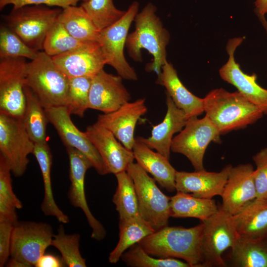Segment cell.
I'll list each match as a JSON object with an SVG mask.
<instances>
[{
    "label": "cell",
    "mask_w": 267,
    "mask_h": 267,
    "mask_svg": "<svg viewBox=\"0 0 267 267\" xmlns=\"http://www.w3.org/2000/svg\"><path fill=\"white\" fill-rule=\"evenodd\" d=\"M157 9L148 3L136 15L134 30L128 34L126 47L129 55L135 62H142L141 50L146 49L152 57V62L146 66L148 71L160 74L163 66L168 61L166 47L170 35L156 14Z\"/></svg>",
    "instance_id": "6da1fadb"
},
{
    "label": "cell",
    "mask_w": 267,
    "mask_h": 267,
    "mask_svg": "<svg viewBox=\"0 0 267 267\" xmlns=\"http://www.w3.org/2000/svg\"><path fill=\"white\" fill-rule=\"evenodd\" d=\"M202 222L190 228L167 225L138 244L149 254L158 258L182 259L191 267H203Z\"/></svg>",
    "instance_id": "7a4b0ae2"
},
{
    "label": "cell",
    "mask_w": 267,
    "mask_h": 267,
    "mask_svg": "<svg viewBox=\"0 0 267 267\" xmlns=\"http://www.w3.org/2000/svg\"><path fill=\"white\" fill-rule=\"evenodd\" d=\"M204 98L205 115L221 135L244 129L262 118L263 111L238 91L216 89Z\"/></svg>",
    "instance_id": "3957f363"
},
{
    "label": "cell",
    "mask_w": 267,
    "mask_h": 267,
    "mask_svg": "<svg viewBox=\"0 0 267 267\" xmlns=\"http://www.w3.org/2000/svg\"><path fill=\"white\" fill-rule=\"evenodd\" d=\"M25 85L35 93L44 108L65 106L69 78L44 51H39L35 59L27 62Z\"/></svg>",
    "instance_id": "277c9868"
},
{
    "label": "cell",
    "mask_w": 267,
    "mask_h": 267,
    "mask_svg": "<svg viewBox=\"0 0 267 267\" xmlns=\"http://www.w3.org/2000/svg\"><path fill=\"white\" fill-rule=\"evenodd\" d=\"M59 7L31 5L12 8L3 17L5 25L27 45L36 51L43 50L46 35L58 20Z\"/></svg>",
    "instance_id": "5b68a950"
},
{
    "label": "cell",
    "mask_w": 267,
    "mask_h": 267,
    "mask_svg": "<svg viewBox=\"0 0 267 267\" xmlns=\"http://www.w3.org/2000/svg\"><path fill=\"white\" fill-rule=\"evenodd\" d=\"M126 171L134 184L141 217L155 230L168 225L171 197L162 192L156 180L138 163H131Z\"/></svg>",
    "instance_id": "8992f818"
},
{
    "label": "cell",
    "mask_w": 267,
    "mask_h": 267,
    "mask_svg": "<svg viewBox=\"0 0 267 267\" xmlns=\"http://www.w3.org/2000/svg\"><path fill=\"white\" fill-rule=\"evenodd\" d=\"M201 252L203 266L222 267L225 265L222 255L231 249L239 238L233 215L220 206L218 211L202 222Z\"/></svg>",
    "instance_id": "52a82bcc"
},
{
    "label": "cell",
    "mask_w": 267,
    "mask_h": 267,
    "mask_svg": "<svg viewBox=\"0 0 267 267\" xmlns=\"http://www.w3.org/2000/svg\"><path fill=\"white\" fill-rule=\"evenodd\" d=\"M139 4L133 2L123 16L110 26L99 32L98 42L108 64L115 69L123 79L135 81L136 73L124 55L128 31L138 13Z\"/></svg>",
    "instance_id": "ba28073f"
},
{
    "label": "cell",
    "mask_w": 267,
    "mask_h": 267,
    "mask_svg": "<svg viewBox=\"0 0 267 267\" xmlns=\"http://www.w3.org/2000/svg\"><path fill=\"white\" fill-rule=\"evenodd\" d=\"M188 118L179 133L174 137L171 151L185 156L195 171L205 169L203 159L206 149L211 142L220 143L221 134L211 121L205 115Z\"/></svg>",
    "instance_id": "9c48e42d"
},
{
    "label": "cell",
    "mask_w": 267,
    "mask_h": 267,
    "mask_svg": "<svg viewBox=\"0 0 267 267\" xmlns=\"http://www.w3.org/2000/svg\"><path fill=\"white\" fill-rule=\"evenodd\" d=\"M34 147L22 117L0 112V154L6 159L15 177L25 172L29 163L28 156L33 154Z\"/></svg>",
    "instance_id": "30bf717a"
},
{
    "label": "cell",
    "mask_w": 267,
    "mask_h": 267,
    "mask_svg": "<svg viewBox=\"0 0 267 267\" xmlns=\"http://www.w3.org/2000/svg\"><path fill=\"white\" fill-rule=\"evenodd\" d=\"M53 235L52 227L47 223L17 221L12 232L10 258L29 267H35L47 247L51 245Z\"/></svg>",
    "instance_id": "8fae6325"
},
{
    "label": "cell",
    "mask_w": 267,
    "mask_h": 267,
    "mask_svg": "<svg viewBox=\"0 0 267 267\" xmlns=\"http://www.w3.org/2000/svg\"><path fill=\"white\" fill-rule=\"evenodd\" d=\"M27 64L24 58H0V112L23 117Z\"/></svg>",
    "instance_id": "7c38bea8"
},
{
    "label": "cell",
    "mask_w": 267,
    "mask_h": 267,
    "mask_svg": "<svg viewBox=\"0 0 267 267\" xmlns=\"http://www.w3.org/2000/svg\"><path fill=\"white\" fill-rule=\"evenodd\" d=\"M45 109L49 122L55 128L66 147L74 148L84 154L98 174H107L96 149L84 132L74 125L66 107H51Z\"/></svg>",
    "instance_id": "4fadbf2b"
},
{
    "label": "cell",
    "mask_w": 267,
    "mask_h": 267,
    "mask_svg": "<svg viewBox=\"0 0 267 267\" xmlns=\"http://www.w3.org/2000/svg\"><path fill=\"white\" fill-rule=\"evenodd\" d=\"M69 161V176L71 181L68 196L70 203L81 208L92 229L91 238L99 241L106 236V231L92 215L86 199L85 179L87 171L92 167L89 160L82 153L72 148H66Z\"/></svg>",
    "instance_id": "5bb4252c"
},
{
    "label": "cell",
    "mask_w": 267,
    "mask_h": 267,
    "mask_svg": "<svg viewBox=\"0 0 267 267\" xmlns=\"http://www.w3.org/2000/svg\"><path fill=\"white\" fill-rule=\"evenodd\" d=\"M243 41L242 37L229 40L226 45L228 59L220 68L219 74L223 81L234 86L237 91L258 106L264 114H267V89L258 84L256 74L244 73L235 60V51Z\"/></svg>",
    "instance_id": "9a60e30c"
},
{
    "label": "cell",
    "mask_w": 267,
    "mask_h": 267,
    "mask_svg": "<svg viewBox=\"0 0 267 267\" xmlns=\"http://www.w3.org/2000/svg\"><path fill=\"white\" fill-rule=\"evenodd\" d=\"M250 163L232 166L221 195L222 210L231 215L242 211L256 198L253 173Z\"/></svg>",
    "instance_id": "2e32d148"
},
{
    "label": "cell",
    "mask_w": 267,
    "mask_h": 267,
    "mask_svg": "<svg viewBox=\"0 0 267 267\" xmlns=\"http://www.w3.org/2000/svg\"><path fill=\"white\" fill-rule=\"evenodd\" d=\"M84 133L99 154L107 174L126 171L134 162L133 151L121 144L108 129L94 123L87 127Z\"/></svg>",
    "instance_id": "e0dca14e"
},
{
    "label": "cell",
    "mask_w": 267,
    "mask_h": 267,
    "mask_svg": "<svg viewBox=\"0 0 267 267\" xmlns=\"http://www.w3.org/2000/svg\"><path fill=\"white\" fill-rule=\"evenodd\" d=\"M120 76L101 70L91 80L88 108L103 113L113 112L130 101L131 95Z\"/></svg>",
    "instance_id": "ac0fdd59"
},
{
    "label": "cell",
    "mask_w": 267,
    "mask_h": 267,
    "mask_svg": "<svg viewBox=\"0 0 267 267\" xmlns=\"http://www.w3.org/2000/svg\"><path fill=\"white\" fill-rule=\"evenodd\" d=\"M52 58L57 67L68 78L93 77L106 65L97 41L88 42L77 48Z\"/></svg>",
    "instance_id": "d6986e66"
},
{
    "label": "cell",
    "mask_w": 267,
    "mask_h": 267,
    "mask_svg": "<svg viewBox=\"0 0 267 267\" xmlns=\"http://www.w3.org/2000/svg\"><path fill=\"white\" fill-rule=\"evenodd\" d=\"M145 101L139 98L129 101L113 112L100 114L95 123L109 130L126 148L132 150L136 123L147 110Z\"/></svg>",
    "instance_id": "ffe728a7"
},
{
    "label": "cell",
    "mask_w": 267,
    "mask_h": 267,
    "mask_svg": "<svg viewBox=\"0 0 267 267\" xmlns=\"http://www.w3.org/2000/svg\"><path fill=\"white\" fill-rule=\"evenodd\" d=\"M232 167L227 165L219 172H208L205 169L194 172L177 171L176 190L200 198L211 199L215 196H221Z\"/></svg>",
    "instance_id": "44dd1931"
},
{
    "label": "cell",
    "mask_w": 267,
    "mask_h": 267,
    "mask_svg": "<svg viewBox=\"0 0 267 267\" xmlns=\"http://www.w3.org/2000/svg\"><path fill=\"white\" fill-rule=\"evenodd\" d=\"M166 103L167 110L164 119L161 123L153 127L151 136L137 138L170 159L173 135L182 130L187 118L184 112L176 106L167 94Z\"/></svg>",
    "instance_id": "7402d4cb"
},
{
    "label": "cell",
    "mask_w": 267,
    "mask_h": 267,
    "mask_svg": "<svg viewBox=\"0 0 267 267\" xmlns=\"http://www.w3.org/2000/svg\"><path fill=\"white\" fill-rule=\"evenodd\" d=\"M157 82L166 88L167 94L184 112L187 119L204 112V98L196 96L186 89L171 63L167 61L163 66Z\"/></svg>",
    "instance_id": "603a6c76"
},
{
    "label": "cell",
    "mask_w": 267,
    "mask_h": 267,
    "mask_svg": "<svg viewBox=\"0 0 267 267\" xmlns=\"http://www.w3.org/2000/svg\"><path fill=\"white\" fill-rule=\"evenodd\" d=\"M132 151L137 163L151 174L162 188L169 192L176 190L177 170L170 164L169 159L153 151L137 138H135Z\"/></svg>",
    "instance_id": "cb8c5ba5"
},
{
    "label": "cell",
    "mask_w": 267,
    "mask_h": 267,
    "mask_svg": "<svg viewBox=\"0 0 267 267\" xmlns=\"http://www.w3.org/2000/svg\"><path fill=\"white\" fill-rule=\"evenodd\" d=\"M33 154L39 164L44 181V197L41 204L42 211L46 216H54L60 222L68 223L69 217L58 207L54 198L51 180L52 158L47 142L35 143Z\"/></svg>",
    "instance_id": "d4e9b609"
},
{
    "label": "cell",
    "mask_w": 267,
    "mask_h": 267,
    "mask_svg": "<svg viewBox=\"0 0 267 267\" xmlns=\"http://www.w3.org/2000/svg\"><path fill=\"white\" fill-rule=\"evenodd\" d=\"M219 208L213 198L197 197L190 193L177 192L170 198L171 217L193 218L202 222L216 213Z\"/></svg>",
    "instance_id": "484cf974"
},
{
    "label": "cell",
    "mask_w": 267,
    "mask_h": 267,
    "mask_svg": "<svg viewBox=\"0 0 267 267\" xmlns=\"http://www.w3.org/2000/svg\"><path fill=\"white\" fill-rule=\"evenodd\" d=\"M234 218L239 237L261 240L267 235V203L253 201Z\"/></svg>",
    "instance_id": "4316f807"
},
{
    "label": "cell",
    "mask_w": 267,
    "mask_h": 267,
    "mask_svg": "<svg viewBox=\"0 0 267 267\" xmlns=\"http://www.w3.org/2000/svg\"><path fill=\"white\" fill-rule=\"evenodd\" d=\"M24 92L26 103L22 120L25 129L35 143H46L49 120L45 109L35 93L26 85Z\"/></svg>",
    "instance_id": "83f0119b"
},
{
    "label": "cell",
    "mask_w": 267,
    "mask_h": 267,
    "mask_svg": "<svg viewBox=\"0 0 267 267\" xmlns=\"http://www.w3.org/2000/svg\"><path fill=\"white\" fill-rule=\"evenodd\" d=\"M58 20L76 39L86 42H98L100 31L81 5L62 8Z\"/></svg>",
    "instance_id": "f1b7e54d"
},
{
    "label": "cell",
    "mask_w": 267,
    "mask_h": 267,
    "mask_svg": "<svg viewBox=\"0 0 267 267\" xmlns=\"http://www.w3.org/2000/svg\"><path fill=\"white\" fill-rule=\"evenodd\" d=\"M119 227L118 242L108 257L112 264L117 263L128 249L156 231L140 215L119 223Z\"/></svg>",
    "instance_id": "f546056e"
},
{
    "label": "cell",
    "mask_w": 267,
    "mask_h": 267,
    "mask_svg": "<svg viewBox=\"0 0 267 267\" xmlns=\"http://www.w3.org/2000/svg\"><path fill=\"white\" fill-rule=\"evenodd\" d=\"M117 180L113 202L119 215V223L140 215L134 181L127 171L115 175Z\"/></svg>",
    "instance_id": "4dcf8cb0"
},
{
    "label": "cell",
    "mask_w": 267,
    "mask_h": 267,
    "mask_svg": "<svg viewBox=\"0 0 267 267\" xmlns=\"http://www.w3.org/2000/svg\"><path fill=\"white\" fill-rule=\"evenodd\" d=\"M233 264L239 267H267V248L262 240L239 237L231 249Z\"/></svg>",
    "instance_id": "1f68e13d"
},
{
    "label": "cell",
    "mask_w": 267,
    "mask_h": 267,
    "mask_svg": "<svg viewBox=\"0 0 267 267\" xmlns=\"http://www.w3.org/2000/svg\"><path fill=\"white\" fill-rule=\"evenodd\" d=\"M73 37L57 20L49 30L45 37L44 51L53 57L73 50L86 43Z\"/></svg>",
    "instance_id": "d6a6232c"
},
{
    "label": "cell",
    "mask_w": 267,
    "mask_h": 267,
    "mask_svg": "<svg viewBox=\"0 0 267 267\" xmlns=\"http://www.w3.org/2000/svg\"><path fill=\"white\" fill-rule=\"evenodd\" d=\"M80 236L78 233L67 234L63 225L60 224L58 233L54 234L51 245L60 253L66 266L86 267V259L82 256L80 250Z\"/></svg>",
    "instance_id": "836d02e7"
},
{
    "label": "cell",
    "mask_w": 267,
    "mask_h": 267,
    "mask_svg": "<svg viewBox=\"0 0 267 267\" xmlns=\"http://www.w3.org/2000/svg\"><path fill=\"white\" fill-rule=\"evenodd\" d=\"M92 78L85 76L69 78L65 106L71 115L82 118L89 109V93Z\"/></svg>",
    "instance_id": "e575fe53"
},
{
    "label": "cell",
    "mask_w": 267,
    "mask_h": 267,
    "mask_svg": "<svg viewBox=\"0 0 267 267\" xmlns=\"http://www.w3.org/2000/svg\"><path fill=\"white\" fill-rule=\"evenodd\" d=\"M81 5L99 31L116 22L126 12L117 8L113 0H87Z\"/></svg>",
    "instance_id": "d590c367"
},
{
    "label": "cell",
    "mask_w": 267,
    "mask_h": 267,
    "mask_svg": "<svg viewBox=\"0 0 267 267\" xmlns=\"http://www.w3.org/2000/svg\"><path fill=\"white\" fill-rule=\"evenodd\" d=\"M121 259L127 265L133 267H191L186 262L176 258L153 257L138 243L125 252Z\"/></svg>",
    "instance_id": "8d00e7d4"
},
{
    "label": "cell",
    "mask_w": 267,
    "mask_h": 267,
    "mask_svg": "<svg viewBox=\"0 0 267 267\" xmlns=\"http://www.w3.org/2000/svg\"><path fill=\"white\" fill-rule=\"evenodd\" d=\"M6 25L0 28V58L13 57L35 59L38 54Z\"/></svg>",
    "instance_id": "74e56055"
},
{
    "label": "cell",
    "mask_w": 267,
    "mask_h": 267,
    "mask_svg": "<svg viewBox=\"0 0 267 267\" xmlns=\"http://www.w3.org/2000/svg\"><path fill=\"white\" fill-rule=\"evenodd\" d=\"M252 159L256 165L253 177L256 190V198L254 201L267 203V147L255 154Z\"/></svg>",
    "instance_id": "f35d334b"
},
{
    "label": "cell",
    "mask_w": 267,
    "mask_h": 267,
    "mask_svg": "<svg viewBox=\"0 0 267 267\" xmlns=\"http://www.w3.org/2000/svg\"><path fill=\"white\" fill-rule=\"evenodd\" d=\"M11 172L7 161L0 154V203L20 209L23 207V205L13 191Z\"/></svg>",
    "instance_id": "ab89813d"
},
{
    "label": "cell",
    "mask_w": 267,
    "mask_h": 267,
    "mask_svg": "<svg viewBox=\"0 0 267 267\" xmlns=\"http://www.w3.org/2000/svg\"><path fill=\"white\" fill-rule=\"evenodd\" d=\"M86 0H0V9L2 10L8 5H12V8L26 5H43L62 9L69 6L77 5L79 2Z\"/></svg>",
    "instance_id": "60d3db41"
},
{
    "label": "cell",
    "mask_w": 267,
    "mask_h": 267,
    "mask_svg": "<svg viewBox=\"0 0 267 267\" xmlns=\"http://www.w3.org/2000/svg\"><path fill=\"white\" fill-rule=\"evenodd\" d=\"M16 222L10 220L0 219V267L6 265L10 256L11 235L14 225Z\"/></svg>",
    "instance_id": "b9f144b4"
},
{
    "label": "cell",
    "mask_w": 267,
    "mask_h": 267,
    "mask_svg": "<svg viewBox=\"0 0 267 267\" xmlns=\"http://www.w3.org/2000/svg\"><path fill=\"white\" fill-rule=\"evenodd\" d=\"M66 266L62 258L50 254H44L38 261L36 267H63Z\"/></svg>",
    "instance_id": "7bdbcfd3"
},
{
    "label": "cell",
    "mask_w": 267,
    "mask_h": 267,
    "mask_svg": "<svg viewBox=\"0 0 267 267\" xmlns=\"http://www.w3.org/2000/svg\"><path fill=\"white\" fill-rule=\"evenodd\" d=\"M255 12L258 16L267 14V0H256L255 2Z\"/></svg>",
    "instance_id": "ee69618b"
},
{
    "label": "cell",
    "mask_w": 267,
    "mask_h": 267,
    "mask_svg": "<svg viewBox=\"0 0 267 267\" xmlns=\"http://www.w3.org/2000/svg\"><path fill=\"white\" fill-rule=\"evenodd\" d=\"M5 266L9 267H29L27 264L12 258L8 260Z\"/></svg>",
    "instance_id": "f6af8a7d"
},
{
    "label": "cell",
    "mask_w": 267,
    "mask_h": 267,
    "mask_svg": "<svg viewBox=\"0 0 267 267\" xmlns=\"http://www.w3.org/2000/svg\"><path fill=\"white\" fill-rule=\"evenodd\" d=\"M263 26L265 28L267 34V20L266 19L265 16H258Z\"/></svg>",
    "instance_id": "bcb514c9"
},
{
    "label": "cell",
    "mask_w": 267,
    "mask_h": 267,
    "mask_svg": "<svg viewBox=\"0 0 267 267\" xmlns=\"http://www.w3.org/2000/svg\"><path fill=\"white\" fill-rule=\"evenodd\" d=\"M262 241L267 248V235L262 240Z\"/></svg>",
    "instance_id": "7dc6e473"
}]
</instances>
